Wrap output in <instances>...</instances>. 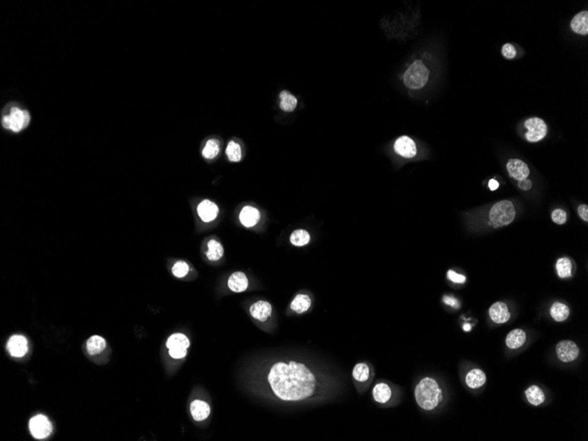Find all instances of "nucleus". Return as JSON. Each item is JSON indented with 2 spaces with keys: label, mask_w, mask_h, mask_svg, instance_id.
Masks as SVG:
<instances>
[{
  "label": "nucleus",
  "mask_w": 588,
  "mask_h": 441,
  "mask_svg": "<svg viewBox=\"0 0 588 441\" xmlns=\"http://www.w3.org/2000/svg\"><path fill=\"white\" fill-rule=\"evenodd\" d=\"M268 380L277 397L284 401H301L314 393V373L299 362H278L271 367Z\"/></svg>",
  "instance_id": "nucleus-1"
},
{
  "label": "nucleus",
  "mask_w": 588,
  "mask_h": 441,
  "mask_svg": "<svg viewBox=\"0 0 588 441\" xmlns=\"http://www.w3.org/2000/svg\"><path fill=\"white\" fill-rule=\"evenodd\" d=\"M415 397L420 408L425 410H433L443 400V393L436 380L426 377L417 385Z\"/></svg>",
  "instance_id": "nucleus-2"
},
{
  "label": "nucleus",
  "mask_w": 588,
  "mask_h": 441,
  "mask_svg": "<svg viewBox=\"0 0 588 441\" xmlns=\"http://www.w3.org/2000/svg\"><path fill=\"white\" fill-rule=\"evenodd\" d=\"M428 79L429 70L421 60L413 62L404 74V85L412 90L423 88L428 82Z\"/></svg>",
  "instance_id": "nucleus-3"
},
{
  "label": "nucleus",
  "mask_w": 588,
  "mask_h": 441,
  "mask_svg": "<svg viewBox=\"0 0 588 441\" xmlns=\"http://www.w3.org/2000/svg\"><path fill=\"white\" fill-rule=\"evenodd\" d=\"M515 218V209L512 202L503 200L495 203L490 211V225L494 228L511 224Z\"/></svg>",
  "instance_id": "nucleus-4"
},
{
  "label": "nucleus",
  "mask_w": 588,
  "mask_h": 441,
  "mask_svg": "<svg viewBox=\"0 0 588 441\" xmlns=\"http://www.w3.org/2000/svg\"><path fill=\"white\" fill-rule=\"evenodd\" d=\"M1 123L5 129L12 130L14 132H20L29 125L30 123V115L27 110L14 107L12 108L8 115L2 118Z\"/></svg>",
  "instance_id": "nucleus-5"
},
{
  "label": "nucleus",
  "mask_w": 588,
  "mask_h": 441,
  "mask_svg": "<svg viewBox=\"0 0 588 441\" xmlns=\"http://www.w3.org/2000/svg\"><path fill=\"white\" fill-rule=\"evenodd\" d=\"M189 344L190 343L188 337L180 333L173 334L166 341V347L168 348L169 355L175 359L184 358Z\"/></svg>",
  "instance_id": "nucleus-6"
},
{
  "label": "nucleus",
  "mask_w": 588,
  "mask_h": 441,
  "mask_svg": "<svg viewBox=\"0 0 588 441\" xmlns=\"http://www.w3.org/2000/svg\"><path fill=\"white\" fill-rule=\"evenodd\" d=\"M525 127L527 132L525 138L531 143L541 141L546 137L548 132V127L544 121L539 117H531L525 122Z\"/></svg>",
  "instance_id": "nucleus-7"
},
{
  "label": "nucleus",
  "mask_w": 588,
  "mask_h": 441,
  "mask_svg": "<svg viewBox=\"0 0 588 441\" xmlns=\"http://www.w3.org/2000/svg\"><path fill=\"white\" fill-rule=\"evenodd\" d=\"M29 430L34 437L42 439L51 434L52 425L46 416L38 415L30 420Z\"/></svg>",
  "instance_id": "nucleus-8"
},
{
  "label": "nucleus",
  "mask_w": 588,
  "mask_h": 441,
  "mask_svg": "<svg viewBox=\"0 0 588 441\" xmlns=\"http://www.w3.org/2000/svg\"><path fill=\"white\" fill-rule=\"evenodd\" d=\"M556 350L557 357L564 363L573 361L579 355V349L572 341H561L556 345Z\"/></svg>",
  "instance_id": "nucleus-9"
},
{
  "label": "nucleus",
  "mask_w": 588,
  "mask_h": 441,
  "mask_svg": "<svg viewBox=\"0 0 588 441\" xmlns=\"http://www.w3.org/2000/svg\"><path fill=\"white\" fill-rule=\"evenodd\" d=\"M395 152L404 158H413L417 154V145L415 142L408 136H402L397 139L394 145Z\"/></svg>",
  "instance_id": "nucleus-10"
},
{
  "label": "nucleus",
  "mask_w": 588,
  "mask_h": 441,
  "mask_svg": "<svg viewBox=\"0 0 588 441\" xmlns=\"http://www.w3.org/2000/svg\"><path fill=\"white\" fill-rule=\"evenodd\" d=\"M506 167L509 175L518 181L527 179L530 172L527 164L519 159H509Z\"/></svg>",
  "instance_id": "nucleus-11"
},
{
  "label": "nucleus",
  "mask_w": 588,
  "mask_h": 441,
  "mask_svg": "<svg viewBox=\"0 0 588 441\" xmlns=\"http://www.w3.org/2000/svg\"><path fill=\"white\" fill-rule=\"evenodd\" d=\"M8 350L12 356L16 358H22L29 350L28 341L23 336H13L8 341Z\"/></svg>",
  "instance_id": "nucleus-12"
},
{
  "label": "nucleus",
  "mask_w": 588,
  "mask_h": 441,
  "mask_svg": "<svg viewBox=\"0 0 588 441\" xmlns=\"http://www.w3.org/2000/svg\"><path fill=\"white\" fill-rule=\"evenodd\" d=\"M198 214L204 222H211L216 218L219 214V207L215 202L210 200H203L198 206Z\"/></svg>",
  "instance_id": "nucleus-13"
},
{
  "label": "nucleus",
  "mask_w": 588,
  "mask_h": 441,
  "mask_svg": "<svg viewBox=\"0 0 588 441\" xmlns=\"http://www.w3.org/2000/svg\"><path fill=\"white\" fill-rule=\"evenodd\" d=\"M250 314L256 320L260 322H265L271 316L272 307L267 301L259 300L250 307Z\"/></svg>",
  "instance_id": "nucleus-14"
},
{
  "label": "nucleus",
  "mask_w": 588,
  "mask_h": 441,
  "mask_svg": "<svg viewBox=\"0 0 588 441\" xmlns=\"http://www.w3.org/2000/svg\"><path fill=\"white\" fill-rule=\"evenodd\" d=\"M239 217L241 223L244 227L253 228L260 221L261 214L255 207L245 206L242 208Z\"/></svg>",
  "instance_id": "nucleus-15"
},
{
  "label": "nucleus",
  "mask_w": 588,
  "mask_h": 441,
  "mask_svg": "<svg viewBox=\"0 0 588 441\" xmlns=\"http://www.w3.org/2000/svg\"><path fill=\"white\" fill-rule=\"evenodd\" d=\"M489 314H490L491 320L498 324L505 323L511 317L507 306L503 302H497V303L493 304L490 308Z\"/></svg>",
  "instance_id": "nucleus-16"
},
{
  "label": "nucleus",
  "mask_w": 588,
  "mask_h": 441,
  "mask_svg": "<svg viewBox=\"0 0 588 441\" xmlns=\"http://www.w3.org/2000/svg\"><path fill=\"white\" fill-rule=\"evenodd\" d=\"M228 287L234 293H242L248 288L249 280L242 271H236L228 279Z\"/></svg>",
  "instance_id": "nucleus-17"
},
{
  "label": "nucleus",
  "mask_w": 588,
  "mask_h": 441,
  "mask_svg": "<svg viewBox=\"0 0 588 441\" xmlns=\"http://www.w3.org/2000/svg\"><path fill=\"white\" fill-rule=\"evenodd\" d=\"M570 28L574 33L586 36L588 34V12H580L575 15L570 22Z\"/></svg>",
  "instance_id": "nucleus-18"
},
{
  "label": "nucleus",
  "mask_w": 588,
  "mask_h": 441,
  "mask_svg": "<svg viewBox=\"0 0 588 441\" xmlns=\"http://www.w3.org/2000/svg\"><path fill=\"white\" fill-rule=\"evenodd\" d=\"M190 411L195 421H203L210 416L211 408L206 401L195 400L190 405Z\"/></svg>",
  "instance_id": "nucleus-19"
},
{
  "label": "nucleus",
  "mask_w": 588,
  "mask_h": 441,
  "mask_svg": "<svg viewBox=\"0 0 588 441\" xmlns=\"http://www.w3.org/2000/svg\"><path fill=\"white\" fill-rule=\"evenodd\" d=\"M372 396L378 403H386L391 399L392 391L387 384H376L372 389Z\"/></svg>",
  "instance_id": "nucleus-20"
},
{
  "label": "nucleus",
  "mask_w": 588,
  "mask_h": 441,
  "mask_svg": "<svg viewBox=\"0 0 588 441\" xmlns=\"http://www.w3.org/2000/svg\"><path fill=\"white\" fill-rule=\"evenodd\" d=\"M486 381V375L480 369H473L467 374L466 383L471 388H479Z\"/></svg>",
  "instance_id": "nucleus-21"
},
{
  "label": "nucleus",
  "mask_w": 588,
  "mask_h": 441,
  "mask_svg": "<svg viewBox=\"0 0 588 441\" xmlns=\"http://www.w3.org/2000/svg\"><path fill=\"white\" fill-rule=\"evenodd\" d=\"M526 338V333L524 332L522 329H514L509 333L505 343L510 349H518L525 344Z\"/></svg>",
  "instance_id": "nucleus-22"
},
{
  "label": "nucleus",
  "mask_w": 588,
  "mask_h": 441,
  "mask_svg": "<svg viewBox=\"0 0 588 441\" xmlns=\"http://www.w3.org/2000/svg\"><path fill=\"white\" fill-rule=\"evenodd\" d=\"M310 297L306 294H298L291 303V309L292 311L296 312L297 314H303L307 312L311 307Z\"/></svg>",
  "instance_id": "nucleus-23"
},
{
  "label": "nucleus",
  "mask_w": 588,
  "mask_h": 441,
  "mask_svg": "<svg viewBox=\"0 0 588 441\" xmlns=\"http://www.w3.org/2000/svg\"><path fill=\"white\" fill-rule=\"evenodd\" d=\"M207 248H208V250L206 251V257L210 261L215 262V261L220 260V258L224 255L223 247L216 240L209 241V243L207 244Z\"/></svg>",
  "instance_id": "nucleus-24"
},
{
  "label": "nucleus",
  "mask_w": 588,
  "mask_h": 441,
  "mask_svg": "<svg viewBox=\"0 0 588 441\" xmlns=\"http://www.w3.org/2000/svg\"><path fill=\"white\" fill-rule=\"evenodd\" d=\"M279 98H280L279 105H280L282 110H284L285 112H292L296 109L297 103H298L297 99L287 91L281 92L279 94Z\"/></svg>",
  "instance_id": "nucleus-25"
},
{
  "label": "nucleus",
  "mask_w": 588,
  "mask_h": 441,
  "mask_svg": "<svg viewBox=\"0 0 588 441\" xmlns=\"http://www.w3.org/2000/svg\"><path fill=\"white\" fill-rule=\"evenodd\" d=\"M106 348V341L100 336L90 337L87 343V349L90 355H97L104 351Z\"/></svg>",
  "instance_id": "nucleus-26"
},
{
  "label": "nucleus",
  "mask_w": 588,
  "mask_h": 441,
  "mask_svg": "<svg viewBox=\"0 0 588 441\" xmlns=\"http://www.w3.org/2000/svg\"><path fill=\"white\" fill-rule=\"evenodd\" d=\"M526 396L527 401L534 406L541 404L545 401V395L543 391L537 386H531L526 390Z\"/></svg>",
  "instance_id": "nucleus-27"
},
{
  "label": "nucleus",
  "mask_w": 588,
  "mask_h": 441,
  "mask_svg": "<svg viewBox=\"0 0 588 441\" xmlns=\"http://www.w3.org/2000/svg\"><path fill=\"white\" fill-rule=\"evenodd\" d=\"M550 315L556 322H563L570 315V310L566 305L556 302L550 308Z\"/></svg>",
  "instance_id": "nucleus-28"
},
{
  "label": "nucleus",
  "mask_w": 588,
  "mask_h": 441,
  "mask_svg": "<svg viewBox=\"0 0 588 441\" xmlns=\"http://www.w3.org/2000/svg\"><path fill=\"white\" fill-rule=\"evenodd\" d=\"M290 242L292 245L296 247H303L307 245L310 242V235L308 232L304 229H298L292 232Z\"/></svg>",
  "instance_id": "nucleus-29"
},
{
  "label": "nucleus",
  "mask_w": 588,
  "mask_h": 441,
  "mask_svg": "<svg viewBox=\"0 0 588 441\" xmlns=\"http://www.w3.org/2000/svg\"><path fill=\"white\" fill-rule=\"evenodd\" d=\"M354 380L358 382H365L370 377V368L365 363H357L352 370Z\"/></svg>",
  "instance_id": "nucleus-30"
},
{
  "label": "nucleus",
  "mask_w": 588,
  "mask_h": 441,
  "mask_svg": "<svg viewBox=\"0 0 588 441\" xmlns=\"http://www.w3.org/2000/svg\"><path fill=\"white\" fill-rule=\"evenodd\" d=\"M556 271H557V274L559 276L561 279H565V278H570L571 277V262H570L569 258L566 257H563L560 258L559 260L557 261L556 263Z\"/></svg>",
  "instance_id": "nucleus-31"
},
{
  "label": "nucleus",
  "mask_w": 588,
  "mask_h": 441,
  "mask_svg": "<svg viewBox=\"0 0 588 441\" xmlns=\"http://www.w3.org/2000/svg\"><path fill=\"white\" fill-rule=\"evenodd\" d=\"M220 152V145L219 141L216 139H210L207 141L206 146L203 149L202 154L206 159H212L215 158Z\"/></svg>",
  "instance_id": "nucleus-32"
},
{
  "label": "nucleus",
  "mask_w": 588,
  "mask_h": 441,
  "mask_svg": "<svg viewBox=\"0 0 588 441\" xmlns=\"http://www.w3.org/2000/svg\"><path fill=\"white\" fill-rule=\"evenodd\" d=\"M226 152L228 159L232 162H239L242 159V148L235 141L229 142Z\"/></svg>",
  "instance_id": "nucleus-33"
},
{
  "label": "nucleus",
  "mask_w": 588,
  "mask_h": 441,
  "mask_svg": "<svg viewBox=\"0 0 588 441\" xmlns=\"http://www.w3.org/2000/svg\"><path fill=\"white\" fill-rule=\"evenodd\" d=\"M188 271H189V267H188V264L182 261L177 262L176 264H174L172 268V272H173V275L179 279L184 278L185 276L188 274Z\"/></svg>",
  "instance_id": "nucleus-34"
},
{
  "label": "nucleus",
  "mask_w": 588,
  "mask_h": 441,
  "mask_svg": "<svg viewBox=\"0 0 588 441\" xmlns=\"http://www.w3.org/2000/svg\"><path fill=\"white\" fill-rule=\"evenodd\" d=\"M502 55L506 59H513L516 57L517 51L515 47L511 44H505L502 47Z\"/></svg>",
  "instance_id": "nucleus-35"
},
{
  "label": "nucleus",
  "mask_w": 588,
  "mask_h": 441,
  "mask_svg": "<svg viewBox=\"0 0 588 441\" xmlns=\"http://www.w3.org/2000/svg\"><path fill=\"white\" fill-rule=\"evenodd\" d=\"M551 217H552V220L554 223L558 225H563L566 222V212L563 210H561V209H556V210L553 211Z\"/></svg>",
  "instance_id": "nucleus-36"
},
{
  "label": "nucleus",
  "mask_w": 588,
  "mask_h": 441,
  "mask_svg": "<svg viewBox=\"0 0 588 441\" xmlns=\"http://www.w3.org/2000/svg\"><path fill=\"white\" fill-rule=\"evenodd\" d=\"M448 278L451 280L452 282L457 283V284H463L466 281L465 276L458 274L454 271H448Z\"/></svg>",
  "instance_id": "nucleus-37"
},
{
  "label": "nucleus",
  "mask_w": 588,
  "mask_h": 441,
  "mask_svg": "<svg viewBox=\"0 0 588 441\" xmlns=\"http://www.w3.org/2000/svg\"><path fill=\"white\" fill-rule=\"evenodd\" d=\"M577 212L583 220L588 221V206L586 204H582L578 207Z\"/></svg>",
  "instance_id": "nucleus-38"
},
{
  "label": "nucleus",
  "mask_w": 588,
  "mask_h": 441,
  "mask_svg": "<svg viewBox=\"0 0 588 441\" xmlns=\"http://www.w3.org/2000/svg\"><path fill=\"white\" fill-rule=\"evenodd\" d=\"M443 301H444L445 303L447 304V305H448V306H451V307H453L454 308H460V303H459L458 300H456V299H455V298H453V297L444 296V298H443Z\"/></svg>",
  "instance_id": "nucleus-39"
},
{
  "label": "nucleus",
  "mask_w": 588,
  "mask_h": 441,
  "mask_svg": "<svg viewBox=\"0 0 588 441\" xmlns=\"http://www.w3.org/2000/svg\"><path fill=\"white\" fill-rule=\"evenodd\" d=\"M518 186H519V188H520V189H522V190H526V191H527V190H529V189L532 188V182H531L530 180H528V179H524V180L519 181V184H518Z\"/></svg>",
  "instance_id": "nucleus-40"
},
{
  "label": "nucleus",
  "mask_w": 588,
  "mask_h": 441,
  "mask_svg": "<svg viewBox=\"0 0 588 441\" xmlns=\"http://www.w3.org/2000/svg\"><path fill=\"white\" fill-rule=\"evenodd\" d=\"M498 187H499V183L495 179L490 180V181H489V188H490L491 190L494 191L496 189H498Z\"/></svg>",
  "instance_id": "nucleus-41"
},
{
  "label": "nucleus",
  "mask_w": 588,
  "mask_h": 441,
  "mask_svg": "<svg viewBox=\"0 0 588 441\" xmlns=\"http://www.w3.org/2000/svg\"><path fill=\"white\" fill-rule=\"evenodd\" d=\"M463 329L465 331H469L471 329V326L469 325V324H465V325L463 326Z\"/></svg>",
  "instance_id": "nucleus-42"
}]
</instances>
